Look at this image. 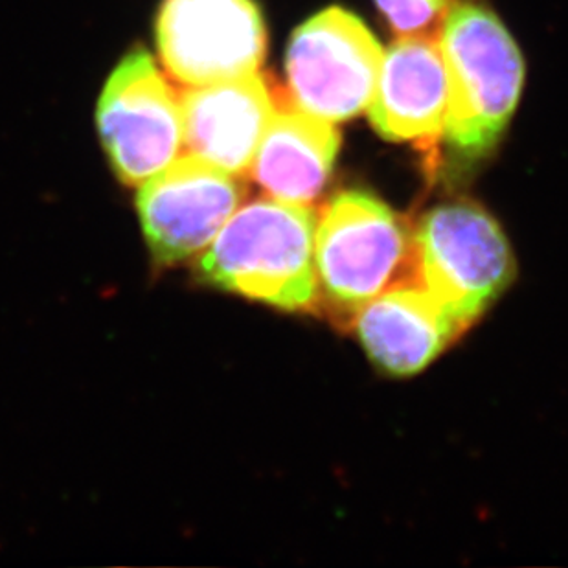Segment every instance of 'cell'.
Listing matches in <instances>:
<instances>
[{"instance_id":"cell-1","label":"cell","mask_w":568,"mask_h":568,"mask_svg":"<svg viewBox=\"0 0 568 568\" xmlns=\"http://www.w3.org/2000/svg\"><path fill=\"white\" fill-rule=\"evenodd\" d=\"M316 215L306 204L257 199L234 212L199 262L206 284L287 312L316 301Z\"/></svg>"},{"instance_id":"cell-2","label":"cell","mask_w":568,"mask_h":568,"mask_svg":"<svg viewBox=\"0 0 568 568\" xmlns=\"http://www.w3.org/2000/svg\"><path fill=\"white\" fill-rule=\"evenodd\" d=\"M447 72L444 133L450 150L478 159L494 150L525 83V61L499 17L460 2L444 19L440 38Z\"/></svg>"},{"instance_id":"cell-3","label":"cell","mask_w":568,"mask_h":568,"mask_svg":"<svg viewBox=\"0 0 568 568\" xmlns=\"http://www.w3.org/2000/svg\"><path fill=\"white\" fill-rule=\"evenodd\" d=\"M413 251L422 287L460 329L486 312L515 276L514 254L499 223L467 201L429 210L414 232Z\"/></svg>"},{"instance_id":"cell-4","label":"cell","mask_w":568,"mask_h":568,"mask_svg":"<svg viewBox=\"0 0 568 568\" xmlns=\"http://www.w3.org/2000/svg\"><path fill=\"white\" fill-rule=\"evenodd\" d=\"M410 247L407 229L390 206L371 193H338L316 225L322 293L338 312L357 315L394 282Z\"/></svg>"},{"instance_id":"cell-5","label":"cell","mask_w":568,"mask_h":568,"mask_svg":"<svg viewBox=\"0 0 568 568\" xmlns=\"http://www.w3.org/2000/svg\"><path fill=\"white\" fill-rule=\"evenodd\" d=\"M383 50L359 17L333 6L296 28L285 70L296 109L344 122L371 103Z\"/></svg>"},{"instance_id":"cell-6","label":"cell","mask_w":568,"mask_h":568,"mask_svg":"<svg viewBox=\"0 0 568 568\" xmlns=\"http://www.w3.org/2000/svg\"><path fill=\"white\" fill-rule=\"evenodd\" d=\"M98 131L120 181L136 186L178 159L184 142L181 100L150 52L120 61L98 103Z\"/></svg>"},{"instance_id":"cell-7","label":"cell","mask_w":568,"mask_h":568,"mask_svg":"<svg viewBox=\"0 0 568 568\" xmlns=\"http://www.w3.org/2000/svg\"><path fill=\"white\" fill-rule=\"evenodd\" d=\"M156 44L175 80L201 87L256 72L267 32L254 0H164Z\"/></svg>"},{"instance_id":"cell-8","label":"cell","mask_w":568,"mask_h":568,"mask_svg":"<svg viewBox=\"0 0 568 568\" xmlns=\"http://www.w3.org/2000/svg\"><path fill=\"white\" fill-rule=\"evenodd\" d=\"M240 203L231 173L197 155L175 159L142 183L136 209L145 242L162 265L189 260L206 247Z\"/></svg>"},{"instance_id":"cell-9","label":"cell","mask_w":568,"mask_h":568,"mask_svg":"<svg viewBox=\"0 0 568 568\" xmlns=\"http://www.w3.org/2000/svg\"><path fill=\"white\" fill-rule=\"evenodd\" d=\"M368 114L377 133L392 142H429L444 133L447 72L435 33L405 36L388 47Z\"/></svg>"},{"instance_id":"cell-10","label":"cell","mask_w":568,"mask_h":568,"mask_svg":"<svg viewBox=\"0 0 568 568\" xmlns=\"http://www.w3.org/2000/svg\"><path fill=\"white\" fill-rule=\"evenodd\" d=\"M181 111L184 144L192 155L231 175H242L251 170L276 109L267 81L253 72L184 91Z\"/></svg>"},{"instance_id":"cell-11","label":"cell","mask_w":568,"mask_h":568,"mask_svg":"<svg viewBox=\"0 0 568 568\" xmlns=\"http://www.w3.org/2000/svg\"><path fill=\"white\" fill-rule=\"evenodd\" d=\"M355 318L371 359L392 376L424 371L462 332L429 291L413 285L383 291Z\"/></svg>"},{"instance_id":"cell-12","label":"cell","mask_w":568,"mask_h":568,"mask_svg":"<svg viewBox=\"0 0 568 568\" xmlns=\"http://www.w3.org/2000/svg\"><path fill=\"white\" fill-rule=\"evenodd\" d=\"M341 148L332 122L298 109L274 111L268 120L251 172L274 199L307 204L326 186Z\"/></svg>"},{"instance_id":"cell-13","label":"cell","mask_w":568,"mask_h":568,"mask_svg":"<svg viewBox=\"0 0 568 568\" xmlns=\"http://www.w3.org/2000/svg\"><path fill=\"white\" fill-rule=\"evenodd\" d=\"M383 16L397 33L416 36L429 32L444 19L450 0H376ZM433 33V32H429Z\"/></svg>"}]
</instances>
